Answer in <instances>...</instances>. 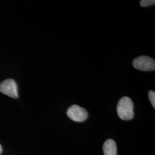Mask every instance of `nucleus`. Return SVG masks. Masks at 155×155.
<instances>
[{
    "label": "nucleus",
    "instance_id": "8",
    "mask_svg": "<svg viewBox=\"0 0 155 155\" xmlns=\"http://www.w3.org/2000/svg\"><path fill=\"white\" fill-rule=\"evenodd\" d=\"M2 148L1 145L0 144V155H1V153H2Z\"/></svg>",
    "mask_w": 155,
    "mask_h": 155
},
{
    "label": "nucleus",
    "instance_id": "2",
    "mask_svg": "<svg viewBox=\"0 0 155 155\" xmlns=\"http://www.w3.org/2000/svg\"><path fill=\"white\" fill-rule=\"evenodd\" d=\"M133 66L138 70L151 71L155 70V61L149 56H141L133 60Z\"/></svg>",
    "mask_w": 155,
    "mask_h": 155
},
{
    "label": "nucleus",
    "instance_id": "3",
    "mask_svg": "<svg viewBox=\"0 0 155 155\" xmlns=\"http://www.w3.org/2000/svg\"><path fill=\"white\" fill-rule=\"evenodd\" d=\"M67 115L75 122L84 121L88 117V112L83 107L74 105L70 107L67 111Z\"/></svg>",
    "mask_w": 155,
    "mask_h": 155
},
{
    "label": "nucleus",
    "instance_id": "4",
    "mask_svg": "<svg viewBox=\"0 0 155 155\" xmlns=\"http://www.w3.org/2000/svg\"><path fill=\"white\" fill-rule=\"evenodd\" d=\"M0 91L12 98H18L17 84L13 79H8L0 83Z\"/></svg>",
    "mask_w": 155,
    "mask_h": 155
},
{
    "label": "nucleus",
    "instance_id": "6",
    "mask_svg": "<svg viewBox=\"0 0 155 155\" xmlns=\"http://www.w3.org/2000/svg\"><path fill=\"white\" fill-rule=\"evenodd\" d=\"M140 5L142 7H148L153 5L155 4V0H141L140 2Z\"/></svg>",
    "mask_w": 155,
    "mask_h": 155
},
{
    "label": "nucleus",
    "instance_id": "1",
    "mask_svg": "<svg viewBox=\"0 0 155 155\" xmlns=\"http://www.w3.org/2000/svg\"><path fill=\"white\" fill-rule=\"evenodd\" d=\"M134 105L132 100L127 97H124L119 101L117 111L119 117L122 120H130L134 117Z\"/></svg>",
    "mask_w": 155,
    "mask_h": 155
},
{
    "label": "nucleus",
    "instance_id": "7",
    "mask_svg": "<svg viewBox=\"0 0 155 155\" xmlns=\"http://www.w3.org/2000/svg\"><path fill=\"white\" fill-rule=\"evenodd\" d=\"M148 97L152 106L155 108V93L154 91L150 90L148 93Z\"/></svg>",
    "mask_w": 155,
    "mask_h": 155
},
{
    "label": "nucleus",
    "instance_id": "5",
    "mask_svg": "<svg viewBox=\"0 0 155 155\" xmlns=\"http://www.w3.org/2000/svg\"><path fill=\"white\" fill-rule=\"evenodd\" d=\"M104 155H117L116 142L111 139L106 140L103 146Z\"/></svg>",
    "mask_w": 155,
    "mask_h": 155
}]
</instances>
